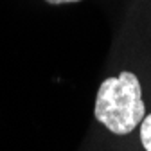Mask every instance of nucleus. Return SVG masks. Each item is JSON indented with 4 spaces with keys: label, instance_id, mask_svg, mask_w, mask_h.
Segmentation results:
<instances>
[{
    "label": "nucleus",
    "instance_id": "nucleus-3",
    "mask_svg": "<svg viewBox=\"0 0 151 151\" xmlns=\"http://www.w3.org/2000/svg\"><path fill=\"white\" fill-rule=\"evenodd\" d=\"M45 2L52 4V6H58V4H72V2H79V0H45Z\"/></svg>",
    "mask_w": 151,
    "mask_h": 151
},
{
    "label": "nucleus",
    "instance_id": "nucleus-2",
    "mask_svg": "<svg viewBox=\"0 0 151 151\" xmlns=\"http://www.w3.org/2000/svg\"><path fill=\"white\" fill-rule=\"evenodd\" d=\"M140 142L146 151H151V113L142 119L140 126Z\"/></svg>",
    "mask_w": 151,
    "mask_h": 151
},
{
    "label": "nucleus",
    "instance_id": "nucleus-1",
    "mask_svg": "<svg viewBox=\"0 0 151 151\" xmlns=\"http://www.w3.org/2000/svg\"><path fill=\"white\" fill-rule=\"evenodd\" d=\"M93 113L111 133H131L146 117L139 78L133 72H121L117 78H106L97 90Z\"/></svg>",
    "mask_w": 151,
    "mask_h": 151
}]
</instances>
